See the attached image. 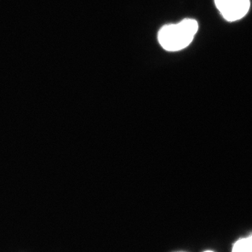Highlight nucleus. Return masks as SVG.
Instances as JSON below:
<instances>
[{
  "label": "nucleus",
  "instance_id": "nucleus-1",
  "mask_svg": "<svg viewBox=\"0 0 252 252\" xmlns=\"http://www.w3.org/2000/svg\"><path fill=\"white\" fill-rule=\"evenodd\" d=\"M198 30V24L195 20L186 18L177 24L163 26L159 31L158 39L166 51H181L192 42Z\"/></svg>",
  "mask_w": 252,
  "mask_h": 252
},
{
  "label": "nucleus",
  "instance_id": "nucleus-2",
  "mask_svg": "<svg viewBox=\"0 0 252 252\" xmlns=\"http://www.w3.org/2000/svg\"><path fill=\"white\" fill-rule=\"evenodd\" d=\"M217 9L223 17L230 22L238 21L248 14L250 0H215Z\"/></svg>",
  "mask_w": 252,
  "mask_h": 252
},
{
  "label": "nucleus",
  "instance_id": "nucleus-3",
  "mask_svg": "<svg viewBox=\"0 0 252 252\" xmlns=\"http://www.w3.org/2000/svg\"><path fill=\"white\" fill-rule=\"evenodd\" d=\"M232 252H252L250 238H243L238 240L233 246Z\"/></svg>",
  "mask_w": 252,
  "mask_h": 252
},
{
  "label": "nucleus",
  "instance_id": "nucleus-4",
  "mask_svg": "<svg viewBox=\"0 0 252 252\" xmlns=\"http://www.w3.org/2000/svg\"><path fill=\"white\" fill-rule=\"evenodd\" d=\"M249 238H250V243H251V246L252 249V235H251V236L250 237H249Z\"/></svg>",
  "mask_w": 252,
  "mask_h": 252
},
{
  "label": "nucleus",
  "instance_id": "nucleus-5",
  "mask_svg": "<svg viewBox=\"0 0 252 252\" xmlns=\"http://www.w3.org/2000/svg\"><path fill=\"white\" fill-rule=\"evenodd\" d=\"M212 252V251H205V252Z\"/></svg>",
  "mask_w": 252,
  "mask_h": 252
}]
</instances>
